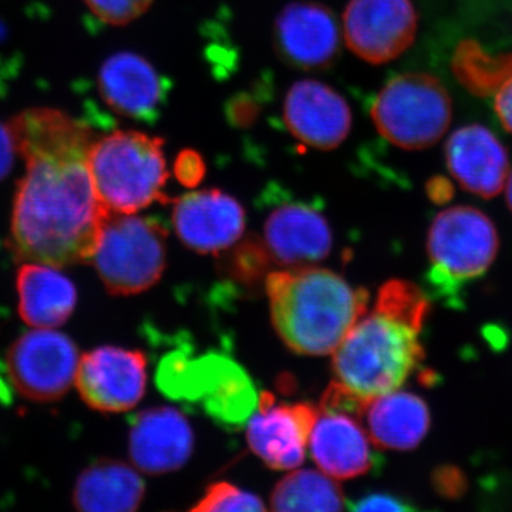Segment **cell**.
<instances>
[{
    "instance_id": "cell-1",
    "label": "cell",
    "mask_w": 512,
    "mask_h": 512,
    "mask_svg": "<svg viewBox=\"0 0 512 512\" xmlns=\"http://www.w3.org/2000/svg\"><path fill=\"white\" fill-rule=\"evenodd\" d=\"M9 127L26 161L13 202V252L56 268L92 261L110 214L87 165L92 131L52 109L23 111Z\"/></svg>"
},
{
    "instance_id": "cell-2",
    "label": "cell",
    "mask_w": 512,
    "mask_h": 512,
    "mask_svg": "<svg viewBox=\"0 0 512 512\" xmlns=\"http://www.w3.org/2000/svg\"><path fill=\"white\" fill-rule=\"evenodd\" d=\"M429 311L416 285L400 279L384 284L375 309L333 352V384L365 403L399 389L423 360L420 333Z\"/></svg>"
},
{
    "instance_id": "cell-3",
    "label": "cell",
    "mask_w": 512,
    "mask_h": 512,
    "mask_svg": "<svg viewBox=\"0 0 512 512\" xmlns=\"http://www.w3.org/2000/svg\"><path fill=\"white\" fill-rule=\"evenodd\" d=\"M272 322L285 345L301 355L335 352L366 313L369 295L329 269L295 266L265 282Z\"/></svg>"
},
{
    "instance_id": "cell-4",
    "label": "cell",
    "mask_w": 512,
    "mask_h": 512,
    "mask_svg": "<svg viewBox=\"0 0 512 512\" xmlns=\"http://www.w3.org/2000/svg\"><path fill=\"white\" fill-rule=\"evenodd\" d=\"M94 191L114 214H137L153 202H167L164 141L134 130L94 138L87 154Z\"/></svg>"
},
{
    "instance_id": "cell-5",
    "label": "cell",
    "mask_w": 512,
    "mask_h": 512,
    "mask_svg": "<svg viewBox=\"0 0 512 512\" xmlns=\"http://www.w3.org/2000/svg\"><path fill=\"white\" fill-rule=\"evenodd\" d=\"M158 389L175 400L198 404L228 430L244 426L258 407V394L248 373L222 353H170L157 370Z\"/></svg>"
},
{
    "instance_id": "cell-6",
    "label": "cell",
    "mask_w": 512,
    "mask_h": 512,
    "mask_svg": "<svg viewBox=\"0 0 512 512\" xmlns=\"http://www.w3.org/2000/svg\"><path fill=\"white\" fill-rule=\"evenodd\" d=\"M500 239L493 221L473 207H453L437 215L427 237L430 288L456 299L466 282L480 278L497 256Z\"/></svg>"
},
{
    "instance_id": "cell-7",
    "label": "cell",
    "mask_w": 512,
    "mask_h": 512,
    "mask_svg": "<svg viewBox=\"0 0 512 512\" xmlns=\"http://www.w3.org/2000/svg\"><path fill=\"white\" fill-rule=\"evenodd\" d=\"M165 255L167 231L160 222L110 212L90 262L111 295L130 296L157 284Z\"/></svg>"
},
{
    "instance_id": "cell-8",
    "label": "cell",
    "mask_w": 512,
    "mask_h": 512,
    "mask_svg": "<svg viewBox=\"0 0 512 512\" xmlns=\"http://www.w3.org/2000/svg\"><path fill=\"white\" fill-rule=\"evenodd\" d=\"M380 136L404 150L434 146L451 121V99L437 77L404 73L377 94L372 110Z\"/></svg>"
},
{
    "instance_id": "cell-9",
    "label": "cell",
    "mask_w": 512,
    "mask_h": 512,
    "mask_svg": "<svg viewBox=\"0 0 512 512\" xmlns=\"http://www.w3.org/2000/svg\"><path fill=\"white\" fill-rule=\"evenodd\" d=\"M80 353L72 339L52 329L30 330L8 353L13 387L25 399L49 403L62 399L76 382Z\"/></svg>"
},
{
    "instance_id": "cell-10",
    "label": "cell",
    "mask_w": 512,
    "mask_h": 512,
    "mask_svg": "<svg viewBox=\"0 0 512 512\" xmlns=\"http://www.w3.org/2000/svg\"><path fill=\"white\" fill-rule=\"evenodd\" d=\"M416 32L412 0H350L343 13L346 45L367 63L392 62L412 46Z\"/></svg>"
},
{
    "instance_id": "cell-11",
    "label": "cell",
    "mask_w": 512,
    "mask_h": 512,
    "mask_svg": "<svg viewBox=\"0 0 512 512\" xmlns=\"http://www.w3.org/2000/svg\"><path fill=\"white\" fill-rule=\"evenodd\" d=\"M77 390L87 406L103 413L136 407L147 387V357L138 350L103 346L80 357Z\"/></svg>"
},
{
    "instance_id": "cell-12",
    "label": "cell",
    "mask_w": 512,
    "mask_h": 512,
    "mask_svg": "<svg viewBox=\"0 0 512 512\" xmlns=\"http://www.w3.org/2000/svg\"><path fill=\"white\" fill-rule=\"evenodd\" d=\"M274 46L293 69H329L340 55L338 20L322 3H289L275 20Z\"/></svg>"
},
{
    "instance_id": "cell-13",
    "label": "cell",
    "mask_w": 512,
    "mask_h": 512,
    "mask_svg": "<svg viewBox=\"0 0 512 512\" xmlns=\"http://www.w3.org/2000/svg\"><path fill=\"white\" fill-rule=\"evenodd\" d=\"M318 414L311 403L278 404L272 394L262 393L248 420L249 447L269 468L293 470L305 460Z\"/></svg>"
},
{
    "instance_id": "cell-14",
    "label": "cell",
    "mask_w": 512,
    "mask_h": 512,
    "mask_svg": "<svg viewBox=\"0 0 512 512\" xmlns=\"http://www.w3.org/2000/svg\"><path fill=\"white\" fill-rule=\"evenodd\" d=\"M284 120L296 140L315 150H335L352 130L348 101L316 80L293 84L285 97Z\"/></svg>"
},
{
    "instance_id": "cell-15",
    "label": "cell",
    "mask_w": 512,
    "mask_h": 512,
    "mask_svg": "<svg viewBox=\"0 0 512 512\" xmlns=\"http://www.w3.org/2000/svg\"><path fill=\"white\" fill-rule=\"evenodd\" d=\"M173 204L175 232L192 251L218 254L244 234V208L221 190L190 192Z\"/></svg>"
},
{
    "instance_id": "cell-16",
    "label": "cell",
    "mask_w": 512,
    "mask_h": 512,
    "mask_svg": "<svg viewBox=\"0 0 512 512\" xmlns=\"http://www.w3.org/2000/svg\"><path fill=\"white\" fill-rule=\"evenodd\" d=\"M372 444L359 416L319 407L308 447L323 473L336 480L369 473L379 460Z\"/></svg>"
},
{
    "instance_id": "cell-17",
    "label": "cell",
    "mask_w": 512,
    "mask_h": 512,
    "mask_svg": "<svg viewBox=\"0 0 512 512\" xmlns=\"http://www.w3.org/2000/svg\"><path fill=\"white\" fill-rule=\"evenodd\" d=\"M332 244L328 220L312 205L289 202L276 207L266 218L264 245L276 264L295 268L322 261Z\"/></svg>"
},
{
    "instance_id": "cell-18",
    "label": "cell",
    "mask_w": 512,
    "mask_h": 512,
    "mask_svg": "<svg viewBox=\"0 0 512 512\" xmlns=\"http://www.w3.org/2000/svg\"><path fill=\"white\" fill-rule=\"evenodd\" d=\"M99 89L114 113L127 119L153 121L167 99L168 84L144 57L121 52L101 66Z\"/></svg>"
},
{
    "instance_id": "cell-19",
    "label": "cell",
    "mask_w": 512,
    "mask_h": 512,
    "mask_svg": "<svg viewBox=\"0 0 512 512\" xmlns=\"http://www.w3.org/2000/svg\"><path fill=\"white\" fill-rule=\"evenodd\" d=\"M194 434L184 414L171 407L138 413L131 423L128 451L138 470L165 474L187 463Z\"/></svg>"
},
{
    "instance_id": "cell-20",
    "label": "cell",
    "mask_w": 512,
    "mask_h": 512,
    "mask_svg": "<svg viewBox=\"0 0 512 512\" xmlns=\"http://www.w3.org/2000/svg\"><path fill=\"white\" fill-rule=\"evenodd\" d=\"M448 170L464 190L481 198L500 194L508 178L507 151L490 130L468 126L447 141Z\"/></svg>"
},
{
    "instance_id": "cell-21",
    "label": "cell",
    "mask_w": 512,
    "mask_h": 512,
    "mask_svg": "<svg viewBox=\"0 0 512 512\" xmlns=\"http://www.w3.org/2000/svg\"><path fill=\"white\" fill-rule=\"evenodd\" d=\"M360 420H365L375 446L402 451L419 446L431 423L429 407L421 397L397 390L369 400Z\"/></svg>"
},
{
    "instance_id": "cell-22",
    "label": "cell",
    "mask_w": 512,
    "mask_h": 512,
    "mask_svg": "<svg viewBox=\"0 0 512 512\" xmlns=\"http://www.w3.org/2000/svg\"><path fill=\"white\" fill-rule=\"evenodd\" d=\"M19 313L35 329H55L72 316L76 286L56 266L29 262L18 272Z\"/></svg>"
},
{
    "instance_id": "cell-23",
    "label": "cell",
    "mask_w": 512,
    "mask_h": 512,
    "mask_svg": "<svg viewBox=\"0 0 512 512\" xmlns=\"http://www.w3.org/2000/svg\"><path fill=\"white\" fill-rule=\"evenodd\" d=\"M146 487L136 470L116 460H99L77 478L73 503L87 512L136 511Z\"/></svg>"
},
{
    "instance_id": "cell-24",
    "label": "cell",
    "mask_w": 512,
    "mask_h": 512,
    "mask_svg": "<svg viewBox=\"0 0 512 512\" xmlns=\"http://www.w3.org/2000/svg\"><path fill=\"white\" fill-rule=\"evenodd\" d=\"M275 511H340L345 497L332 477L313 470H296L276 484L271 495Z\"/></svg>"
},
{
    "instance_id": "cell-25",
    "label": "cell",
    "mask_w": 512,
    "mask_h": 512,
    "mask_svg": "<svg viewBox=\"0 0 512 512\" xmlns=\"http://www.w3.org/2000/svg\"><path fill=\"white\" fill-rule=\"evenodd\" d=\"M454 72L478 94L497 92L512 76V56H488L473 42L463 43L454 57Z\"/></svg>"
},
{
    "instance_id": "cell-26",
    "label": "cell",
    "mask_w": 512,
    "mask_h": 512,
    "mask_svg": "<svg viewBox=\"0 0 512 512\" xmlns=\"http://www.w3.org/2000/svg\"><path fill=\"white\" fill-rule=\"evenodd\" d=\"M191 510L195 512L264 511L265 505L256 495L221 481V483L210 485Z\"/></svg>"
},
{
    "instance_id": "cell-27",
    "label": "cell",
    "mask_w": 512,
    "mask_h": 512,
    "mask_svg": "<svg viewBox=\"0 0 512 512\" xmlns=\"http://www.w3.org/2000/svg\"><path fill=\"white\" fill-rule=\"evenodd\" d=\"M93 15L109 25L123 26L140 18L154 0H84Z\"/></svg>"
},
{
    "instance_id": "cell-28",
    "label": "cell",
    "mask_w": 512,
    "mask_h": 512,
    "mask_svg": "<svg viewBox=\"0 0 512 512\" xmlns=\"http://www.w3.org/2000/svg\"><path fill=\"white\" fill-rule=\"evenodd\" d=\"M352 511H413L414 507L402 498L394 497L392 494H369L360 498L355 503H349Z\"/></svg>"
},
{
    "instance_id": "cell-29",
    "label": "cell",
    "mask_w": 512,
    "mask_h": 512,
    "mask_svg": "<svg viewBox=\"0 0 512 512\" xmlns=\"http://www.w3.org/2000/svg\"><path fill=\"white\" fill-rule=\"evenodd\" d=\"M175 174L181 184L192 185L200 183L205 175V165L200 154L192 150H185L180 153L175 163Z\"/></svg>"
},
{
    "instance_id": "cell-30",
    "label": "cell",
    "mask_w": 512,
    "mask_h": 512,
    "mask_svg": "<svg viewBox=\"0 0 512 512\" xmlns=\"http://www.w3.org/2000/svg\"><path fill=\"white\" fill-rule=\"evenodd\" d=\"M433 484L443 497L456 498L466 491L467 481L456 467H443L434 473Z\"/></svg>"
},
{
    "instance_id": "cell-31",
    "label": "cell",
    "mask_w": 512,
    "mask_h": 512,
    "mask_svg": "<svg viewBox=\"0 0 512 512\" xmlns=\"http://www.w3.org/2000/svg\"><path fill=\"white\" fill-rule=\"evenodd\" d=\"M15 138L9 124L0 123V181L12 170L16 154Z\"/></svg>"
},
{
    "instance_id": "cell-32",
    "label": "cell",
    "mask_w": 512,
    "mask_h": 512,
    "mask_svg": "<svg viewBox=\"0 0 512 512\" xmlns=\"http://www.w3.org/2000/svg\"><path fill=\"white\" fill-rule=\"evenodd\" d=\"M495 111L505 130L512 133V76L508 77L495 96Z\"/></svg>"
},
{
    "instance_id": "cell-33",
    "label": "cell",
    "mask_w": 512,
    "mask_h": 512,
    "mask_svg": "<svg viewBox=\"0 0 512 512\" xmlns=\"http://www.w3.org/2000/svg\"><path fill=\"white\" fill-rule=\"evenodd\" d=\"M429 194L433 201L446 202L453 197V187L443 178H436L429 184Z\"/></svg>"
},
{
    "instance_id": "cell-34",
    "label": "cell",
    "mask_w": 512,
    "mask_h": 512,
    "mask_svg": "<svg viewBox=\"0 0 512 512\" xmlns=\"http://www.w3.org/2000/svg\"><path fill=\"white\" fill-rule=\"evenodd\" d=\"M507 188H505V197H507V204L512 211V173L510 177L507 178Z\"/></svg>"
}]
</instances>
